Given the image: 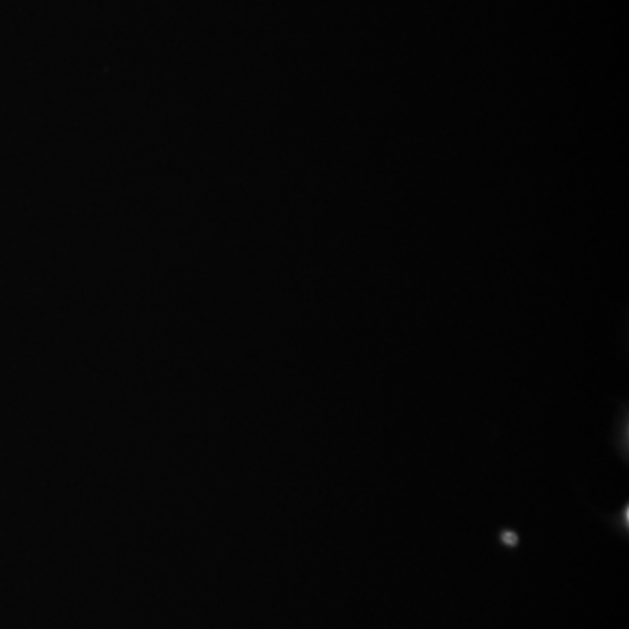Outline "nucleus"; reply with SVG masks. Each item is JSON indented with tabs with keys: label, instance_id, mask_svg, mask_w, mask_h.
Masks as SVG:
<instances>
[{
	"label": "nucleus",
	"instance_id": "nucleus-1",
	"mask_svg": "<svg viewBox=\"0 0 629 629\" xmlns=\"http://www.w3.org/2000/svg\"><path fill=\"white\" fill-rule=\"evenodd\" d=\"M497 539L502 546L507 547V549H516V547L521 544V533L516 532V530H511V528H504V530H500L497 533Z\"/></svg>",
	"mask_w": 629,
	"mask_h": 629
},
{
	"label": "nucleus",
	"instance_id": "nucleus-2",
	"mask_svg": "<svg viewBox=\"0 0 629 629\" xmlns=\"http://www.w3.org/2000/svg\"><path fill=\"white\" fill-rule=\"evenodd\" d=\"M628 511H629L628 505H624L623 511L617 514L616 516L617 519H610V521H612V523H614V525L617 526V530H619V532L621 533H624V535H628V523H629Z\"/></svg>",
	"mask_w": 629,
	"mask_h": 629
}]
</instances>
